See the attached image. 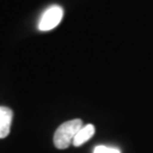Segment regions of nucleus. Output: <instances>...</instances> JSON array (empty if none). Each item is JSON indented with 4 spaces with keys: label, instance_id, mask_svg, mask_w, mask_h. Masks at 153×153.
<instances>
[{
    "label": "nucleus",
    "instance_id": "obj_1",
    "mask_svg": "<svg viewBox=\"0 0 153 153\" xmlns=\"http://www.w3.org/2000/svg\"><path fill=\"white\" fill-rule=\"evenodd\" d=\"M82 127V119H72V120L64 122L57 128L54 134V144L58 149L68 148L78 131Z\"/></svg>",
    "mask_w": 153,
    "mask_h": 153
},
{
    "label": "nucleus",
    "instance_id": "obj_2",
    "mask_svg": "<svg viewBox=\"0 0 153 153\" xmlns=\"http://www.w3.org/2000/svg\"><path fill=\"white\" fill-rule=\"evenodd\" d=\"M64 11L61 6H50L44 11L38 23V29L40 31H50L56 28L63 19Z\"/></svg>",
    "mask_w": 153,
    "mask_h": 153
},
{
    "label": "nucleus",
    "instance_id": "obj_3",
    "mask_svg": "<svg viewBox=\"0 0 153 153\" xmlns=\"http://www.w3.org/2000/svg\"><path fill=\"white\" fill-rule=\"evenodd\" d=\"M13 112L6 106H0V138H4L10 133Z\"/></svg>",
    "mask_w": 153,
    "mask_h": 153
},
{
    "label": "nucleus",
    "instance_id": "obj_4",
    "mask_svg": "<svg viewBox=\"0 0 153 153\" xmlns=\"http://www.w3.org/2000/svg\"><path fill=\"white\" fill-rule=\"evenodd\" d=\"M94 126L93 124H88L85 126H82L81 129L78 131V133L76 134L73 144L75 146H81L84 143H85L88 140H90L93 135L94 134Z\"/></svg>",
    "mask_w": 153,
    "mask_h": 153
},
{
    "label": "nucleus",
    "instance_id": "obj_5",
    "mask_svg": "<svg viewBox=\"0 0 153 153\" xmlns=\"http://www.w3.org/2000/svg\"><path fill=\"white\" fill-rule=\"evenodd\" d=\"M94 153H120V151L116 148H111V147H106L103 145H99L94 148Z\"/></svg>",
    "mask_w": 153,
    "mask_h": 153
}]
</instances>
